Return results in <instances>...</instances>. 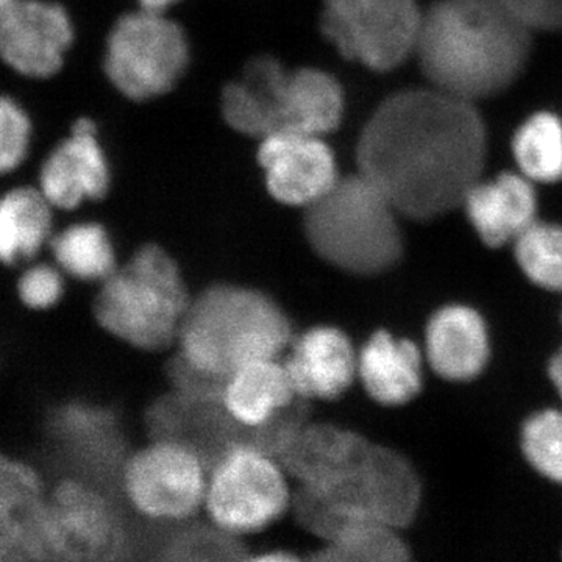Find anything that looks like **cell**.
<instances>
[{
  "mask_svg": "<svg viewBox=\"0 0 562 562\" xmlns=\"http://www.w3.org/2000/svg\"><path fill=\"white\" fill-rule=\"evenodd\" d=\"M514 257L538 288L562 292V225L536 221L516 239Z\"/></svg>",
  "mask_w": 562,
  "mask_h": 562,
  "instance_id": "29",
  "label": "cell"
},
{
  "mask_svg": "<svg viewBox=\"0 0 562 562\" xmlns=\"http://www.w3.org/2000/svg\"><path fill=\"white\" fill-rule=\"evenodd\" d=\"M243 538L222 530L216 524H188L166 539L160 558L166 561H238L246 560Z\"/></svg>",
  "mask_w": 562,
  "mask_h": 562,
  "instance_id": "30",
  "label": "cell"
},
{
  "mask_svg": "<svg viewBox=\"0 0 562 562\" xmlns=\"http://www.w3.org/2000/svg\"><path fill=\"white\" fill-rule=\"evenodd\" d=\"M47 250L66 277L81 283H102L120 268L109 232L98 222H76L54 233Z\"/></svg>",
  "mask_w": 562,
  "mask_h": 562,
  "instance_id": "26",
  "label": "cell"
},
{
  "mask_svg": "<svg viewBox=\"0 0 562 562\" xmlns=\"http://www.w3.org/2000/svg\"><path fill=\"white\" fill-rule=\"evenodd\" d=\"M514 160L527 179L554 183L562 180V121L552 111L532 114L513 138Z\"/></svg>",
  "mask_w": 562,
  "mask_h": 562,
  "instance_id": "28",
  "label": "cell"
},
{
  "mask_svg": "<svg viewBox=\"0 0 562 562\" xmlns=\"http://www.w3.org/2000/svg\"><path fill=\"white\" fill-rule=\"evenodd\" d=\"M288 479L271 453L236 447L210 469L203 509L211 522L239 538L265 530L292 509Z\"/></svg>",
  "mask_w": 562,
  "mask_h": 562,
  "instance_id": "9",
  "label": "cell"
},
{
  "mask_svg": "<svg viewBox=\"0 0 562 562\" xmlns=\"http://www.w3.org/2000/svg\"><path fill=\"white\" fill-rule=\"evenodd\" d=\"M40 435L44 457L58 471L54 479L72 476L122 497V473L132 452L113 406L87 398L55 403L41 420Z\"/></svg>",
  "mask_w": 562,
  "mask_h": 562,
  "instance_id": "7",
  "label": "cell"
},
{
  "mask_svg": "<svg viewBox=\"0 0 562 562\" xmlns=\"http://www.w3.org/2000/svg\"><path fill=\"white\" fill-rule=\"evenodd\" d=\"M50 480L27 458L0 449V562L50 561Z\"/></svg>",
  "mask_w": 562,
  "mask_h": 562,
  "instance_id": "14",
  "label": "cell"
},
{
  "mask_svg": "<svg viewBox=\"0 0 562 562\" xmlns=\"http://www.w3.org/2000/svg\"><path fill=\"white\" fill-rule=\"evenodd\" d=\"M31 144L32 121L27 111L9 95H0V177L20 168Z\"/></svg>",
  "mask_w": 562,
  "mask_h": 562,
  "instance_id": "33",
  "label": "cell"
},
{
  "mask_svg": "<svg viewBox=\"0 0 562 562\" xmlns=\"http://www.w3.org/2000/svg\"><path fill=\"white\" fill-rule=\"evenodd\" d=\"M424 349L408 338L376 330L358 351V380L379 405L403 406L424 387Z\"/></svg>",
  "mask_w": 562,
  "mask_h": 562,
  "instance_id": "22",
  "label": "cell"
},
{
  "mask_svg": "<svg viewBox=\"0 0 562 562\" xmlns=\"http://www.w3.org/2000/svg\"><path fill=\"white\" fill-rule=\"evenodd\" d=\"M191 299L177 261L157 244H146L102 281L92 317L133 349L168 350L179 341Z\"/></svg>",
  "mask_w": 562,
  "mask_h": 562,
  "instance_id": "5",
  "label": "cell"
},
{
  "mask_svg": "<svg viewBox=\"0 0 562 562\" xmlns=\"http://www.w3.org/2000/svg\"><path fill=\"white\" fill-rule=\"evenodd\" d=\"M371 443L361 432L341 425L305 419L288 432L276 460L299 490L317 494L358 464Z\"/></svg>",
  "mask_w": 562,
  "mask_h": 562,
  "instance_id": "17",
  "label": "cell"
},
{
  "mask_svg": "<svg viewBox=\"0 0 562 562\" xmlns=\"http://www.w3.org/2000/svg\"><path fill=\"white\" fill-rule=\"evenodd\" d=\"M139 2L143 10L160 11V13H162V11L169 9V7L179 2V0H139Z\"/></svg>",
  "mask_w": 562,
  "mask_h": 562,
  "instance_id": "36",
  "label": "cell"
},
{
  "mask_svg": "<svg viewBox=\"0 0 562 562\" xmlns=\"http://www.w3.org/2000/svg\"><path fill=\"white\" fill-rule=\"evenodd\" d=\"M40 191L55 210H76L99 201L110 188V171L94 122L79 120L41 166Z\"/></svg>",
  "mask_w": 562,
  "mask_h": 562,
  "instance_id": "19",
  "label": "cell"
},
{
  "mask_svg": "<svg viewBox=\"0 0 562 562\" xmlns=\"http://www.w3.org/2000/svg\"><path fill=\"white\" fill-rule=\"evenodd\" d=\"M344 114V92L324 70H288L277 94L279 132L322 136L338 128Z\"/></svg>",
  "mask_w": 562,
  "mask_h": 562,
  "instance_id": "23",
  "label": "cell"
},
{
  "mask_svg": "<svg viewBox=\"0 0 562 562\" xmlns=\"http://www.w3.org/2000/svg\"><path fill=\"white\" fill-rule=\"evenodd\" d=\"M422 18L417 0H324L321 27L347 60L386 72L416 52Z\"/></svg>",
  "mask_w": 562,
  "mask_h": 562,
  "instance_id": "12",
  "label": "cell"
},
{
  "mask_svg": "<svg viewBox=\"0 0 562 562\" xmlns=\"http://www.w3.org/2000/svg\"><path fill=\"white\" fill-rule=\"evenodd\" d=\"M461 206L476 236L492 249L516 241L538 221V195L524 173L503 172L492 180L480 179Z\"/></svg>",
  "mask_w": 562,
  "mask_h": 562,
  "instance_id": "21",
  "label": "cell"
},
{
  "mask_svg": "<svg viewBox=\"0 0 562 562\" xmlns=\"http://www.w3.org/2000/svg\"><path fill=\"white\" fill-rule=\"evenodd\" d=\"M403 530L390 525L351 524L322 542L312 560L325 562H403L412 558V549L403 539Z\"/></svg>",
  "mask_w": 562,
  "mask_h": 562,
  "instance_id": "27",
  "label": "cell"
},
{
  "mask_svg": "<svg viewBox=\"0 0 562 562\" xmlns=\"http://www.w3.org/2000/svg\"><path fill=\"white\" fill-rule=\"evenodd\" d=\"M54 210L40 188L14 187L0 195V268L18 272L49 249Z\"/></svg>",
  "mask_w": 562,
  "mask_h": 562,
  "instance_id": "25",
  "label": "cell"
},
{
  "mask_svg": "<svg viewBox=\"0 0 562 562\" xmlns=\"http://www.w3.org/2000/svg\"><path fill=\"white\" fill-rule=\"evenodd\" d=\"M531 31H562V0H503Z\"/></svg>",
  "mask_w": 562,
  "mask_h": 562,
  "instance_id": "34",
  "label": "cell"
},
{
  "mask_svg": "<svg viewBox=\"0 0 562 562\" xmlns=\"http://www.w3.org/2000/svg\"><path fill=\"white\" fill-rule=\"evenodd\" d=\"M14 2H16V0H0V18L14 5Z\"/></svg>",
  "mask_w": 562,
  "mask_h": 562,
  "instance_id": "38",
  "label": "cell"
},
{
  "mask_svg": "<svg viewBox=\"0 0 562 562\" xmlns=\"http://www.w3.org/2000/svg\"><path fill=\"white\" fill-rule=\"evenodd\" d=\"M301 401L279 358L243 366L227 376L222 405L246 427H265Z\"/></svg>",
  "mask_w": 562,
  "mask_h": 562,
  "instance_id": "24",
  "label": "cell"
},
{
  "mask_svg": "<svg viewBox=\"0 0 562 562\" xmlns=\"http://www.w3.org/2000/svg\"><path fill=\"white\" fill-rule=\"evenodd\" d=\"M531 32L503 0H436L422 18L414 54L431 87L476 102L522 76Z\"/></svg>",
  "mask_w": 562,
  "mask_h": 562,
  "instance_id": "2",
  "label": "cell"
},
{
  "mask_svg": "<svg viewBox=\"0 0 562 562\" xmlns=\"http://www.w3.org/2000/svg\"><path fill=\"white\" fill-rule=\"evenodd\" d=\"M72 41V21L60 3L16 0L0 18V60L27 79L54 77Z\"/></svg>",
  "mask_w": 562,
  "mask_h": 562,
  "instance_id": "15",
  "label": "cell"
},
{
  "mask_svg": "<svg viewBox=\"0 0 562 562\" xmlns=\"http://www.w3.org/2000/svg\"><path fill=\"white\" fill-rule=\"evenodd\" d=\"M258 561H294L297 560L295 554L283 552V550H277V552L265 553L257 557Z\"/></svg>",
  "mask_w": 562,
  "mask_h": 562,
  "instance_id": "37",
  "label": "cell"
},
{
  "mask_svg": "<svg viewBox=\"0 0 562 562\" xmlns=\"http://www.w3.org/2000/svg\"><path fill=\"white\" fill-rule=\"evenodd\" d=\"M120 497L83 480L58 476L47 501L50 561H117L132 550Z\"/></svg>",
  "mask_w": 562,
  "mask_h": 562,
  "instance_id": "10",
  "label": "cell"
},
{
  "mask_svg": "<svg viewBox=\"0 0 562 562\" xmlns=\"http://www.w3.org/2000/svg\"><path fill=\"white\" fill-rule=\"evenodd\" d=\"M425 361L447 382H472L491 358L490 327L472 306L449 303L431 314L425 327Z\"/></svg>",
  "mask_w": 562,
  "mask_h": 562,
  "instance_id": "20",
  "label": "cell"
},
{
  "mask_svg": "<svg viewBox=\"0 0 562 562\" xmlns=\"http://www.w3.org/2000/svg\"><path fill=\"white\" fill-rule=\"evenodd\" d=\"M422 482L413 462L391 447L372 442L360 462L324 492L297 490L292 512L321 542L346 525L373 522L405 530L422 505Z\"/></svg>",
  "mask_w": 562,
  "mask_h": 562,
  "instance_id": "6",
  "label": "cell"
},
{
  "mask_svg": "<svg viewBox=\"0 0 562 562\" xmlns=\"http://www.w3.org/2000/svg\"><path fill=\"white\" fill-rule=\"evenodd\" d=\"M294 338L290 314L271 295L214 283L192 295L177 347L192 368L227 379L250 362L279 358Z\"/></svg>",
  "mask_w": 562,
  "mask_h": 562,
  "instance_id": "3",
  "label": "cell"
},
{
  "mask_svg": "<svg viewBox=\"0 0 562 562\" xmlns=\"http://www.w3.org/2000/svg\"><path fill=\"white\" fill-rule=\"evenodd\" d=\"M547 373H549L550 382H552L554 391H557V394L560 395L562 401V346L558 349L557 353L550 358Z\"/></svg>",
  "mask_w": 562,
  "mask_h": 562,
  "instance_id": "35",
  "label": "cell"
},
{
  "mask_svg": "<svg viewBox=\"0 0 562 562\" xmlns=\"http://www.w3.org/2000/svg\"><path fill=\"white\" fill-rule=\"evenodd\" d=\"M286 351L284 366L301 401H338L358 379V351L341 328H308Z\"/></svg>",
  "mask_w": 562,
  "mask_h": 562,
  "instance_id": "18",
  "label": "cell"
},
{
  "mask_svg": "<svg viewBox=\"0 0 562 562\" xmlns=\"http://www.w3.org/2000/svg\"><path fill=\"white\" fill-rule=\"evenodd\" d=\"M487 132L475 102L435 87L390 95L357 147L358 168L406 220L427 222L462 205L482 179Z\"/></svg>",
  "mask_w": 562,
  "mask_h": 562,
  "instance_id": "1",
  "label": "cell"
},
{
  "mask_svg": "<svg viewBox=\"0 0 562 562\" xmlns=\"http://www.w3.org/2000/svg\"><path fill=\"white\" fill-rule=\"evenodd\" d=\"M401 213L368 177H339L306 206L303 233L322 261L355 277H379L402 261Z\"/></svg>",
  "mask_w": 562,
  "mask_h": 562,
  "instance_id": "4",
  "label": "cell"
},
{
  "mask_svg": "<svg viewBox=\"0 0 562 562\" xmlns=\"http://www.w3.org/2000/svg\"><path fill=\"white\" fill-rule=\"evenodd\" d=\"M66 273L54 261L29 262L14 279V294L22 308L33 314L50 313L65 301Z\"/></svg>",
  "mask_w": 562,
  "mask_h": 562,
  "instance_id": "32",
  "label": "cell"
},
{
  "mask_svg": "<svg viewBox=\"0 0 562 562\" xmlns=\"http://www.w3.org/2000/svg\"><path fill=\"white\" fill-rule=\"evenodd\" d=\"M520 450L539 475L562 483V408L531 414L520 428Z\"/></svg>",
  "mask_w": 562,
  "mask_h": 562,
  "instance_id": "31",
  "label": "cell"
},
{
  "mask_svg": "<svg viewBox=\"0 0 562 562\" xmlns=\"http://www.w3.org/2000/svg\"><path fill=\"white\" fill-rule=\"evenodd\" d=\"M209 473L183 443L151 439L125 462L122 497L147 519L190 522L205 505Z\"/></svg>",
  "mask_w": 562,
  "mask_h": 562,
  "instance_id": "13",
  "label": "cell"
},
{
  "mask_svg": "<svg viewBox=\"0 0 562 562\" xmlns=\"http://www.w3.org/2000/svg\"><path fill=\"white\" fill-rule=\"evenodd\" d=\"M305 403L299 401L290 412L265 427H246L222 402L195 401L171 391L151 403L146 427L151 439H168L187 446L202 458L210 471L236 447H257L276 457L288 432L306 419Z\"/></svg>",
  "mask_w": 562,
  "mask_h": 562,
  "instance_id": "8",
  "label": "cell"
},
{
  "mask_svg": "<svg viewBox=\"0 0 562 562\" xmlns=\"http://www.w3.org/2000/svg\"><path fill=\"white\" fill-rule=\"evenodd\" d=\"M187 36L160 11L125 14L106 41L105 72L111 83L133 101H146L171 90L188 65Z\"/></svg>",
  "mask_w": 562,
  "mask_h": 562,
  "instance_id": "11",
  "label": "cell"
},
{
  "mask_svg": "<svg viewBox=\"0 0 562 562\" xmlns=\"http://www.w3.org/2000/svg\"><path fill=\"white\" fill-rule=\"evenodd\" d=\"M258 161L272 198L291 206L306 209L339 180L335 155L322 136L272 133L262 138Z\"/></svg>",
  "mask_w": 562,
  "mask_h": 562,
  "instance_id": "16",
  "label": "cell"
}]
</instances>
